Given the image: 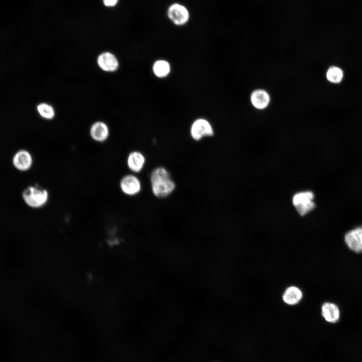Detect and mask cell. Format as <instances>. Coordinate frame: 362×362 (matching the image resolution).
Wrapping results in <instances>:
<instances>
[{"label":"cell","instance_id":"cell-1","mask_svg":"<svg viewBox=\"0 0 362 362\" xmlns=\"http://www.w3.org/2000/svg\"><path fill=\"white\" fill-rule=\"evenodd\" d=\"M151 191L157 198H164L171 195L175 184L168 170L163 166L153 169L150 175Z\"/></svg>","mask_w":362,"mask_h":362},{"label":"cell","instance_id":"cell-2","mask_svg":"<svg viewBox=\"0 0 362 362\" xmlns=\"http://www.w3.org/2000/svg\"><path fill=\"white\" fill-rule=\"evenodd\" d=\"M22 198L28 207L39 209L48 203L49 193L47 190L38 185L29 186L23 191Z\"/></svg>","mask_w":362,"mask_h":362},{"label":"cell","instance_id":"cell-3","mask_svg":"<svg viewBox=\"0 0 362 362\" xmlns=\"http://www.w3.org/2000/svg\"><path fill=\"white\" fill-rule=\"evenodd\" d=\"M314 193L310 190L301 191L294 194L292 203L297 213L305 216L311 213L316 207Z\"/></svg>","mask_w":362,"mask_h":362},{"label":"cell","instance_id":"cell-4","mask_svg":"<svg viewBox=\"0 0 362 362\" xmlns=\"http://www.w3.org/2000/svg\"><path fill=\"white\" fill-rule=\"evenodd\" d=\"M12 163L13 166L17 170L26 172L32 168L33 164V157L28 150L21 149L13 155Z\"/></svg>","mask_w":362,"mask_h":362},{"label":"cell","instance_id":"cell-5","mask_svg":"<svg viewBox=\"0 0 362 362\" xmlns=\"http://www.w3.org/2000/svg\"><path fill=\"white\" fill-rule=\"evenodd\" d=\"M213 128L207 120L198 119L192 124L190 134L192 138L196 141H199L205 137H211L214 135Z\"/></svg>","mask_w":362,"mask_h":362},{"label":"cell","instance_id":"cell-6","mask_svg":"<svg viewBox=\"0 0 362 362\" xmlns=\"http://www.w3.org/2000/svg\"><path fill=\"white\" fill-rule=\"evenodd\" d=\"M119 186L122 192L128 196L137 195L142 189L140 180L133 174L123 176L120 181Z\"/></svg>","mask_w":362,"mask_h":362},{"label":"cell","instance_id":"cell-7","mask_svg":"<svg viewBox=\"0 0 362 362\" xmlns=\"http://www.w3.org/2000/svg\"><path fill=\"white\" fill-rule=\"evenodd\" d=\"M344 240L349 249L355 253H362V225L347 231Z\"/></svg>","mask_w":362,"mask_h":362},{"label":"cell","instance_id":"cell-8","mask_svg":"<svg viewBox=\"0 0 362 362\" xmlns=\"http://www.w3.org/2000/svg\"><path fill=\"white\" fill-rule=\"evenodd\" d=\"M168 16L175 24L182 25L186 24L189 18V11L184 6L174 4L168 10Z\"/></svg>","mask_w":362,"mask_h":362},{"label":"cell","instance_id":"cell-9","mask_svg":"<svg viewBox=\"0 0 362 362\" xmlns=\"http://www.w3.org/2000/svg\"><path fill=\"white\" fill-rule=\"evenodd\" d=\"M127 165L134 173L140 172L144 168L146 163L144 155L139 151H133L128 155Z\"/></svg>","mask_w":362,"mask_h":362},{"label":"cell","instance_id":"cell-10","mask_svg":"<svg viewBox=\"0 0 362 362\" xmlns=\"http://www.w3.org/2000/svg\"><path fill=\"white\" fill-rule=\"evenodd\" d=\"M97 62L102 69L108 72L116 70L119 66L118 61L116 56L109 52L101 54L98 58Z\"/></svg>","mask_w":362,"mask_h":362},{"label":"cell","instance_id":"cell-11","mask_svg":"<svg viewBox=\"0 0 362 362\" xmlns=\"http://www.w3.org/2000/svg\"><path fill=\"white\" fill-rule=\"evenodd\" d=\"M92 138L95 141L103 142L105 141L109 135L108 126L104 122L98 121L94 123L89 131Z\"/></svg>","mask_w":362,"mask_h":362},{"label":"cell","instance_id":"cell-12","mask_svg":"<svg viewBox=\"0 0 362 362\" xmlns=\"http://www.w3.org/2000/svg\"><path fill=\"white\" fill-rule=\"evenodd\" d=\"M321 314L324 319L329 323L336 322L340 317L338 307L331 302H325L322 304Z\"/></svg>","mask_w":362,"mask_h":362},{"label":"cell","instance_id":"cell-13","mask_svg":"<svg viewBox=\"0 0 362 362\" xmlns=\"http://www.w3.org/2000/svg\"><path fill=\"white\" fill-rule=\"evenodd\" d=\"M252 105L256 109L265 108L269 103V96L267 92L262 89H256L253 92L250 97Z\"/></svg>","mask_w":362,"mask_h":362},{"label":"cell","instance_id":"cell-14","mask_svg":"<svg viewBox=\"0 0 362 362\" xmlns=\"http://www.w3.org/2000/svg\"><path fill=\"white\" fill-rule=\"evenodd\" d=\"M303 297L301 290L296 286H290L283 295L284 302L289 305H295L299 303Z\"/></svg>","mask_w":362,"mask_h":362},{"label":"cell","instance_id":"cell-15","mask_svg":"<svg viewBox=\"0 0 362 362\" xmlns=\"http://www.w3.org/2000/svg\"><path fill=\"white\" fill-rule=\"evenodd\" d=\"M169 63L163 60L156 61L153 66V71L154 74L159 77L166 76L170 72Z\"/></svg>","mask_w":362,"mask_h":362},{"label":"cell","instance_id":"cell-16","mask_svg":"<svg viewBox=\"0 0 362 362\" xmlns=\"http://www.w3.org/2000/svg\"><path fill=\"white\" fill-rule=\"evenodd\" d=\"M343 77V73L342 69L336 66L330 67L326 72L327 80L334 83H338L341 82Z\"/></svg>","mask_w":362,"mask_h":362},{"label":"cell","instance_id":"cell-17","mask_svg":"<svg viewBox=\"0 0 362 362\" xmlns=\"http://www.w3.org/2000/svg\"><path fill=\"white\" fill-rule=\"evenodd\" d=\"M37 110L39 114L45 119H52L55 115L53 108L51 105L46 103L39 104L37 106Z\"/></svg>","mask_w":362,"mask_h":362},{"label":"cell","instance_id":"cell-18","mask_svg":"<svg viewBox=\"0 0 362 362\" xmlns=\"http://www.w3.org/2000/svg\"><path fill=\"white\" fill-rule=\"evenodd\" d=\"M119 0H102L103 5L108 8H112L115 7Z\"/></svg>","mask_w":362,"mask_h":362}]
</instances>
